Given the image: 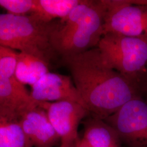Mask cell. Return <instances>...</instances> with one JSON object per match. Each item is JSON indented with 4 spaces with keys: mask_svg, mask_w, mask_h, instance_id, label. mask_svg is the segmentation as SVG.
Masks as SVG:
<instances>
[{
    "mask_svg": "<svg viewBox=\"0 0 147 147\" xmlns=\"http://www.w3.org/2000/svg\"><path fill=\"white\" fill-rule=\"evenodd\" d=\"M104 121L127 147H147V102L137 97L129 101Z\"/></svg>",
    "mask_w": 147,
    "mask_h": 147,
    "instance_id": "6",
    "label": "cell"
},
{
    "mask_svg": "<svg viewBox=\"0 0 147 147\" xmlns=\"http://www.w3.org/2000/svg\"><path fill=\"white\" fill-rule=\"evenodd\" d=\"M82 1L83 0H34V9L31 14L45 22H52L57 18L63 19Z\"/></svg>",
    "mask_w": 147,
    "mask_h": 147,
    "instance_id": "13",
    "label": "cell"
},
{
    "mask_svg": "<svg viewBox=\"0 0 147 147\" xmlns=\"http://www.w3.org/2000/svg\"><path fill=\"white\" fill-rule=\"evenodd\" d=\"M0 147H34L16 120L0 117Z\"/></svg>",
    "mask_w": 147,
    "mask_h": 147,
    "instance_id": "14",
    "label": "cell"
},
{
    "mask_svg": "<svg viewBox=\"0 0 147 147\" xmlns=\"http://www.w3.org/2000/svg\"><path fill=\"white\" fill-rule=\"evenodd\" d=\"M105 13L104 0H83L52 32L55 51L62 58L98 47L104 34Z\"/></svg>",
    "mask_w": 147,
    "mask_h": 147,
    "instance_id": "2",
    "label": "cell"
},
{
    "mask_svg": "<svg viewBox=\"0 0 147 147\" xmlns=\"http://www.w3.org/2000/svg\"><path fill=\"white\" fill-rule=\"evenodd\" d=\"M82 137L90 147H121L122 142L115 130L105 121L88 117L81 123Z\"/></svg>",
    "mask_w": 147,
    "mask_h": 147,
    "instance_id": "11",
    "label": "cell"
},
{
    "mask_svg": "<svg viewBox=\"0 0 147 147\" xmlns=\"http://www.w3.org/2000/svg\"><path fill=\"white\" fill-rule=\"evenodd\" d=\"M47 112L61 143L77 141L78 127L85 118L90 116L87 110L77 102L62 100L55 102H38Z\"/></svg>",
    "mask_w": 147,
    "mask_h": 147,
    "instance_id": "7",
    "label": "cell"
},
{
    "mask_svg": "<svg viewBox=\"0 0 147 147\" xmlns=\"http://www.w3.org/2000/svg\"><path fill=\"white\" fill-rule=\"evenodd\" d=\"M33 101L24 84L16 75L9 78H0V117L16 120Z\"/></svg>",
    "mask_w": 147,
    "mask_h": 147,
    "instance_id": "10",
    "label": "cell"
},
{
    "mask_svg": "<svg viewBox=\"0 0 147 147\" xmlns=\"http://www.w3.org/2000/svg\"><path fill=\"white\" fill-rule=\"evenodd\" d=\"M18 54L11 48L0 46V78L16 75Z\"/></svg>",
    "mask_w": 147,
    "mask_h": 147,
    "instance_id": "15",
    "label": "cell"
},
{
    "mask_svg": "<svg viewBox=\"0 0 147 147\" xmlns=\"http://www.w3.org/2000/svg\"><path fill=\"white\" fill-rule=\"evenodd\" d=\"M97 47L107 64L134 83L147 65V41L113 33L104 34Z\"/></svg>",
    "mask_w": 147,
    "mask_h": 147,
    "instance_id": "4",
    "label": "cell"
},
{
    "mask_svg": "<svg viewBox=\"0 0 147 147\" xmlns=\"http://www.w3.org/2000/svg\"><path fill=\"white\" fill-rule=\"evenodd\" d=\"M76 147H90L88 143L83 138L79 137L76 142Z\"/></svg>",
    "mask_w": 147,
    "mask_h": 147,
    "instance_id": "17",
    "label": "cell"
},
{
    "mask_svg": "<svg viewBox=\"0 0 147 147\" xmlns=\"http://www.w3.org/2000/svg\"><path fill=\"white\" fill-rule=\"evenodd\" d=\"M76 142L77 141L69 143H61L59 147H76Z\"/></svg>",
    "mask_w": 147,
    "mask_h": 147,
    "instance_id": "18",
    "label": "cell"
},
{
    "mask_svg": "<svg viewBox=\"0 0 147 147\" xmlns=\"http://www.w3.org/2000/svg\"><path fill=\"white\" fill-rule=\"evenodd\" d=\"M34 147H54L61 142L47 112L33 101L16 119Z\"/></svg>",
    "mask_w": 147,
    "mask_h": 147,
    "instance_id": "8",
    "label": "cell"
},
{
    "mask_svg": "<svg viewBox=\"0 0 147 147\" xmlns=\"http://www.w3.org/2000/svg\"><path fill=\"white\" fill-rule=\"evenodd\" d=\"M32 99L37 102L70 100L85 107L71 77L49 72L31 87Z\"/></svg>",
    "mask_w": 147,
    "mask_h": 147,
    "instance_id": "9",
    "label": "cell"
},
{
    "mask_svg": "<svg viewBox=\"0 0 147 147\" xmlns=\"http://www.w3.org/2000/svg\"><path fill=\"white\" fill-rule=\"evenodd\" d=\"M90 117L105 120L140 97L130 80L111 67L98 47L62 57Z\"/></svg>",
    "mask_w": 147,
    "mask_h": 147,
    "instance_id": "1",
    "label": "cell"
},
{
    "mask_svg": "<svg viewBox=\"0 0 147 147\" xmlns=\"http://www.w3.org/2000/svg\"><path fill=\"white\" fill-rule=\"evenodd\" d=\"M49 63L47 61L26 53L18 54L16 76L23 84L33 86L46 74Z\"/></svg>",
    "mask_w": 147,
    "mask_h": 147,
    "instance_id": "12",
    "label": "cell"
},
{
    "mask_svg": "<svg viewBox=\"0 0 147 147\" xmlns=\"http://www.w3.org/2000/svg\"><path fill=\"white\" fill-rule=\"evenodd\" d=\"M58 22H45L32 14L0 15V45L47 61L56 55L51 36Z\"/></svg>",
    "mask_w": 147,
    "mask_h": 147,
    "instance_id": "3",
    "label": "cell"
},
{
    "mask_svg": "<svg viewBox=\"0 0 147 147\" xmlns=\"http://www.w3.org/2000/svg\"><path fill=\"white\" fill-rule=\"evenodd\" d=\"M0 5L8 11V13L27 16L33 12L35 2L34 0H0Z\"/></svg>",
    "mask_w": 147,
    "mask_h": 147,
    "instance_id": "16",
    "label": "cell"
},
{
    "mask_svg": "<svg viewBox=\"0 0 147 147\" xmlns=\"http://www.w3.org/2000/svg\"><path fill=\"white\" fill-rule=\"evenodd\" d=\"M104 34L147 41V1L104 0Z\"/></svg>",
    "mask_w": 147,
    "mask_h": 147,
    "instance_id": "5",
    "label": "cell"
},
{
    "mask_svg": "<svg viewBox=\"0 0 147 147\" xmlns=\"http://www.w3.org/2000/svg\"></svg>",
    "mask_w": 147,
    "mask_h": 147,
    "instance_id": "19",
    "label": "cell"
}]
</instances>
